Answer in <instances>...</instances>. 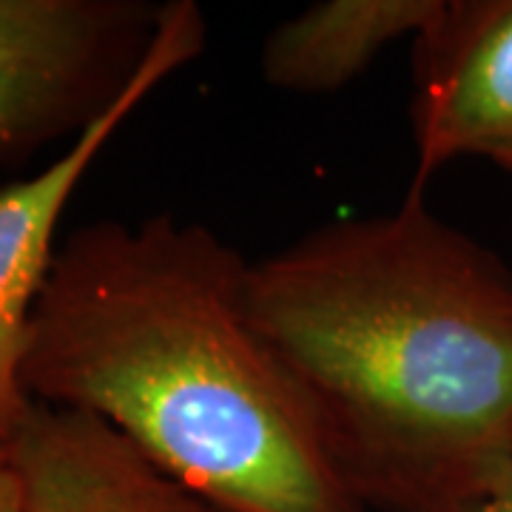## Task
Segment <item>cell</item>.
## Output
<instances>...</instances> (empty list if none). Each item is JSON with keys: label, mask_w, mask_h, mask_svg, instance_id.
<instances>
[{"label": "cell", "mask_w": 512, "mask_h": 512, "mask_svg": "<svg viewBox=\"0 0 512 512\" xmlns=\"http://www.w3.org/2000/svg\"><path fill=\"white\" fill-rule=\"evenodd\" d=\"M245 311L370 512H447L510 447L512 268L421 191L248 262Z\"/></svg>", "instance_id": "obj_1"}, {"label": "cell", "mask_w": 512, "mask_h": 512, "mask_svg": "<svg viewBox=\"0 0 512 512\" xmlns=\"http://www.w3.org/2000/svg\"><path fill=\"white\" fill-rule=\"evenodd\" d=\"M245 274L200 222L80 225L32 311L29 399L109 421L228 512H370L251 325Z\"/></svg>", "instance_id": "obj_2"}, {"label": "cell", "mask_w": 512, "mask_h": 512, "mask_svg": "<svg viewBox=\"0 0 512 512\" xmlns=\"http://www.w3.org/2000/svg\"><path fill=\"white\" fill-rule=\"evenodd\" d=\"M163 12L146 0H0V165L100 120L143 69Z\"/></svg>", "instance_id": "obj_3"}, {"label": "cell", "mask_w": 512, "mask_h": 512, "mask_svg": "<svg viewBox=\"0 0 512 512\" xmlns=\"http://www.w3.org/2000/svg\"><path fill=\"white\" fill-rule=\"evenodd\" d=\"M205 49V18L191 0L165 3L163 23L140 74L100 120L35 177L0 188V458H9L32 410L23 387L29 322L55 259V234L74 188L146 97Z\"/></svg>", "instance_id": "obj_4"}, {"label": "cell", "mask_w": 512, "mask_h": 512, "mask_svg": "<svg viewBox=\"0 0 512 512\" xmlns=\"http://www.w3.org/2000/svg\"><path fill=\"white\" fill-rule=\"evenodd\" d=\"M413 188L512 146V0H441L413 49Z\"/></svg>", "instance_id": "obj_5"}, {"label": "cell", "mask_w": 512, "mask_h": 512, "mask_svg": "<svg viewBox=\"0 0 512 512\" xmlns=\"http://www.w3.org/2000/svg\"><path fill=\"white\" fill-rule=\"evenodd\" d=\"M20 512H228L92 413L32 402L12 447Z\"/></svg>", "instance_id": "obj_6"}, {"label": "cell", "mask_w": 512, "mask_h": 512, "mask_svg": "<svg viewBox=\"0 0 512 512\" xmlns=\"http://www.w3.org/2000/svg\"><path fill=\"white\" fill-rule=\"evenodd\" d=\"M441 0H319L282 20L262 46V77L293 94H330L353 83L390 43L416 37Z\"/></svg>", "instance_id": "obj_7"}, {"label": "cell", "mask_w": 512, "mask_h": 512, "mask_svg": "<svg viewBox=\"0 0 512 512\" xmlns=\"http://www.w3.org/2000/svg\"><path fill=\"white\" fill-rule=\"evenodd\" d=\"M447 512H512V441Z\"/></svg>", "instance_id": "obj_8"}, {"label": "cell", "mask_w": 512, "mask_h": 512, "mask_svg": "<svg viewBox=\"0 0 512 512\" xmlns=\"http://www.w3.org/2000/svg\"><path fill=\"white\" fill-rule=\"evenodd\" d=\"M0 512H20V478L12 458H0Z\"/></svg>", "instance_id": "obj_9"}, {"label": "cell", "mask_w": 512, "mask_h": 512, "mask_svg": "<svg viewBox=\"0 0 512 512\" xmlns=\"http://www.w3.org/2000/svg\"><path fill=\"white\" fill-rule=\"evenodd\" d=\"M487 160H493L498 168H504L507 174H512V146H504V148H498V151H493Z\"/></svg>", "instance_id": "obj_10"}]
</instances>
